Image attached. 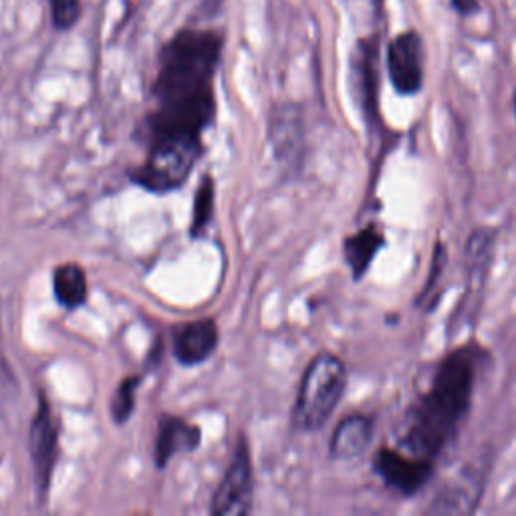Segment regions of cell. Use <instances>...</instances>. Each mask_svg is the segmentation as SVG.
Wrapping results in <instances>:
<instances>
[{
	"mask_svg": "<svg viewBox=\"0 0 516 516\" xmlns=\"http://www.w3.org/2000/svg\"><path fill=\"white\" fill-rule=\"evenodd\" d=\"M224 35L206 27H182L160 49L152 83L154 107L146 138H202L216 117L214 79Z\"/></svg>",
	"mask_w": 516,
	"mask_h": 516,
	"instance_id": "1",
	"label": "cell"
},
{
	"mask_svg": "<svg viewBox=\"0 0 516 516\" xmlns=\"http://www.w3.org/2000/svg\"><path fill=\"white\" fill-rule=\"evenodd\" d=\"M474 375L476 365L470 349L454 351L440 363L430 392L408 416L404 446L410 454L434 460L442 452L470 410Z\"/></svg>",
	"mask_w": 516,
	"mask_h": 516,
	"instance_id": "2",
	"label": "cell"
},
{
	"mask_svg": "<svg viewBox=\"0 0 516 516\" xmlns=\"http://www.w3.org/2000/svg\"><path fill=\"white\" fill-rule=\"evenodd\" d=\"M347 385L345 363L333 353H319L303 373L293 422L301 432L321 430L337 410Z\"/></svg>",
	"mask_w": 516,
	"mask_h": 516,
	"instance_id": "3",
	"label": "cell"
},
{
	"mask_svg": "<svg viewBox=\"0 0 516 516\" xmlns=\"http://www.w3.org/2000/svg\"><path fill=\"white\" fill-rule=\"evenodd\" d=\"M204 152L202 138L168 136L150 140L146 162L132 180L154 194H168L184 186Z\"/></svg>",
	"mask_w": 516,
	"mask_h": 516,
	"instance_id": "4",
	"label": "cell"
},
{
	"mask_svg": "<svg viewBox=\"0 0 516 516\" xmlns=\"http://www.w3.org/2000/svg\"><path fill=\"white\" fill-rule=\"evenodd\" d=\"M254 476L250 448L244 436L234 446L232 460L212 496L210 512L214 516H244L252 510Z\"/></svg>",
	"mask_w": 516,
	"mask_h": 516,
	"instance_id": "5",
	"label": "cell"
},
{
	"mask_svg": "<svg viewBox=\"0 0 516 516\" xmlns=\"http://www.w3.org/2000/svg\"><path fill=\"white\" fill-rule=\"evenodd\" d=\"M29 452L39 496L43 498L51 488L53 472L59 462V418L53 414L45 394H39L37 414L29 428Z\"/></svg>",
	"mask_w": 516,
	"mask_h": 516,
	"instance_id": "6",
	"label": "cell"
},
{
	"mask_svg": "<svg viewBox=\"0 0 516 516\" xmlns=\"http://www.w3.org/2000/svg\"><path fill=\"white\" fill-rule=\"evenodd\" d=\"M373 468L385 486L412 496L432 478L434 460L416 454H402L392 448H381L373 458Z\"/></svg>",
	"mask_w": 516,
	"mask_h": 516,
	"instance_id": "7",
	"label": "cell"
},
{
	"mask_svg": "<svg viewBox=\"0 0 516 516\" xmlns=\"http://www.w3.org/2000/svg\"><path fill=\"white\" fill-rule=\"evenodd\" d=\"M387 73L400 95H416L424 85V45L420 35L402 33L387 47Z\"/></svg>",
	"mask_w": 516,
	"mask_h": 516,
	"instance_id": "8",
	"label": "cell"
},
{
	"mask_svg": "<svg viewBox=\"0 0 516 516\" xmlns=\"http://www.w3.org/2000/svg\"><path fill=\"white\" fill-rule=\"evenodd\" d=\"M220 343L218 325L214 319H196L188 321L174 329L172 351L178 363L182 365H200L212 357Z\"/></svg>",
	"mask_w": 516,
	"mask_h": 516,
	"instance_id": "9",
	"label": "cell"
},
{
	"mask_svg": "<svg viewBox=\"0 0 516 516\" xmlns=\"http://www.w3.org/2000/svg\"><path fill=\"white\" fill-rule=\"evenodd\" d=\"M269 142L279 162L287 166H297L303 158L305 138H303V123L299 111L289 105L273 111L269 125Z\"/></svg>",
	"mask_w": 516,
	"mask_h": 516,
	"instance_id": "10",
	"label": "cell"
},
{
	"mask_svg": "<svg viewBox=\"0 0 516 516\" xmlns=\"http://www.w3.org/2000/svg\"><path fill=\"white\" fill-rule=\"evenodd\" d=\"M202 442V432L198 426L176 418L164 416L158 426L156 446H154V460L158 470H164L178 454L194 452Z\"/></svg>",
	"mask_w": 516,
	"mask_h": 516,
	"instance_id": "11",
	"label": "cell"
},
{
	"mask_svg": "<svg viewBox=\"0 0 516 516\" xmlns=\"http://www.w3.org/2000/svg\"><path fill=\"white\" fill-rule=\"evenodd\" d=\"M371 438H373V422L367 416L363 414L347 416L339 422V426L331 436V442H329L331 458L343 460V462L355 460L367 452Z\"/></svg>",
	"mask_w": 516,
	"mask_h": 516,
	"instance_id": "12",
	"label": "cell"
},
{
	"mask_svg": "<svg viewBox=\"0 0 516 516\" xmlns=\"http://www.w3.org/2000/svg\"><path fill=\"white\" fill-rule=\"evenodd\" d=\"M383 244H385V236L375 226H367L345 240L343 254L353 273V279H361L367 273L375 254L383 248Z\"/></svg>",
	"mask_w": 516,
	"mask_h": 516,
	"instance_id": "13",
	"label": "cell"
},
{
	"mask_svg": "<svg viewBox=\"0 0 516 516\" xmlns=\"http://www.w3.org/2000/svg\"><path fill=\"white\" fill-rule=\"evenodd\" d=\"M53 293L63 309H79L87 303L89 287L83 267L77 263H63L53 271Z\"/></svg>",
	"mask_w": 516,
	"mask_h": 516,
	"instance_id": "14",
	"label": "cell"
},
{
	"mask_svg": "<svg viewBox=\"0 0 516 516\" xmlns=\"http://www.w3.org/2000/svg\"><path fill=\"white\" fill-rule=\"evenodd\" d=\"M214 214V180L212 176H204L194 194V212L190 222V236L198 238L206 232Z\"/></svg>",
	"mask_w": 516,
	"mask_h": 516,
	"instance_id": "15",
	"label": "cell"
},
{
	"mask_svg": "<svg viewBox=\"0 0 516 516\" xmlns=\"http://www.w3.org/2000/svg\"><path fill=\"white\" fill-rule=\"evenodd\" d=\"M462 486H452L448 484L436 498H434V504L430 508V512H444V514H450V512H472L476 502H478V490L470 492V486L466 488L464 484L466 482H460Z\"/></svg>",
	"mask_w": 516,
	"mask_h": 516,
	"instance_id": "16",
	"label": "cell"
},
{
	"mask_svg": "<svg viewBox=\"0 0 516 516\" xmlns=\"http://www.w3.org/2000/svg\"><path fill=\"white\" fill-rule=\"evenodd\" d=\"M142 375L125 377L111 398V418L115 424H125L136 410V392L142 383Z\"/></svg>",
	"mask_w": 516,
	"mask_h": 516,
	"instance_id": "17",
	"label": "cell"
},
{
	"mask_svg": "<svg viewBox=\"0 0 516 516\" xmlns=\"http://www.w3.org/2000/svg\"><path fill=\"white\" fill-rule=\"evenodd\" d=\"M47 5H49L51 25L59 33L71 31L83 15L81 0H47Z\"/></svg>",
	"mask_w": 516,
	"mask_h": 516,
	"instance_id": "18",
	"label": "cell"
},
{
	"mask_svg": "<svg viewBox=\"0 0 516 516\" xmlns=\"http://www.w3.org/2000/svg\"><path fill=\"white\" fill-rule=\"evenodd\" d=\"M452 3L460 13H474L476 11V0H452Z\"/></svg>",
	"mask_w": 516,
	"mask_h": 516,
	"instance_id": "19",
	"label": "cell"
},
{
	"mask_svg": "<svg viewBox=\"0 0 516 516\" xmlns=\"http://www.w3.org/2000/svg\"><path fill=\"white\" fill-rule=\"evenodd\" d=\"M514 111H516V93H514Z\"/></svg>",
	"mask_w": 516,
	"mask_h": 516,
	"instance_id": "20",
	"label": "cell"
}]
</instances>
